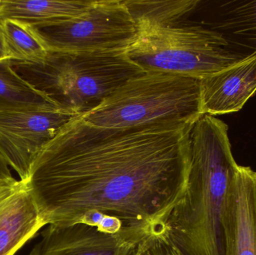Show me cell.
I'll list each match as a JSON object with an SVG mask.
<instances>
[{"label":"cell","instance_id":"obj_2","mask_svg":"<svg viewBox=\"0 0 256 255\" xmlns=\"http://www.w3.org/2000/svg\"><path fill=\"white\" fill-rule=\"evenodd\" d=\"M228 131L225 122L209 115L191 129L188 188L166 225L167 235L186 255H225L226 203L238 166Z\"/></svg>","mask_w":256,"mask_h":255},{"label":"cell","instance_id":"obj_6","mask_svg":"<svg viewBox=\"0 0 256 255\" xmlns=\"http://www.w3.org/2000/svg\"><path fill=\"white\" fill-rule=\"evenodd\" d=\"M27 25L48 50L58 52H126L138 34L121 0H96L74 19Z\"/></svg>","mask_w":256,"mask_h":255},{"label":"cell","instance_id":"obj_17","mask_svg":"<svg viewBox=\"0 0 256 255\" xmlns=\"http://www.w3.org/2000/svg\"><path fill=\"white\" fill-rule=\"evenodd\" d=\"M129 255H186L177 244L164 232L150 235L140 241Z\"/></svg>","mask_w":256,"mask_h":255},{"label":"cell","instance_id":"obj_21","mask_svg":"<svg viewBox=\"0 0 256 255\" xmlns=\"http://www.w3.org/2000/svg\"><path fill=\"white\" fill-rule=\"evenodd\" d=\"M2 19H0V60L6 59V51H4V40H3L2 31Z\"/></svg>","mask_w":256,"mask_h":255},{"label":"cell","instance_id":"obj_12","mask_svg":"<svg viewBox=\"0 0 256 255\" xmlns=\"http://www.w3.org/2000/svg\"><path fill=\"white\" fill-rule=\"evenodd\" d=\"M210 25L239 52H256V0L221 1Z\"/></svg>","mask_w":256,"mask_h":255},{"label":"cell","instance_id":"obj_1","mask_svg":"<svg viewBox=\"0 0 256 255\" xmlns=\"http://www.w3.org/2000/svg\"><path fill=\"white\" fill-rule=\"evenodd\" d=\"M194 124L112 129L74 120L40 151L24 183L42 223L74 224L99 212L120 220L137 242L164 233L188 188Z\"/></svg>","mask_w":256,"mask_h":255},{"label":"cell","instance_id":"obj_15","mask_svg":"<svg viewBox=\"0 0 256 255\" xmlns=\"http://www.w3.org/2000/svg\"><path fill=\"white\" fill-rule=\"evenodd\" d=\"M44 106L56 105L25 82L13 70L10 59L0 60V111Z\"/></svg>","mask_w":256,"mask_h":255},{"label":"cell","instance_id":"obj_7","mask_svg":"<svg viewBox=\"0 0 256 255\" xmlns=\"http://www.w3.org/2000/svg\"><path fill=\"white\" fill-rule=\"evenodd\" d=\"M80 115L56 106L0 111V154L25 183L40 151Z\"/></svg>","mask_w":256,"mask_h":255},{"label":"cell","instance_id":"obj_19","mask_svg":"<svg viewBox=\"0 0 256 255\" xmlns=\"http://www.w3.org/2000/svg\"><path fill=\"white\" fill-rule=\"evenodd\" d=\"M24 187V183L16 179L10 181H0V215Z\"/></svg>","mask_w":256,"mask_h":255},{"label":"cell","instance_id":"obj_11","mask_svg":"<svg viewBox=\"0 0 256 255\" xmlns=\"http://www.w3.org/2000/svg\"><path fill=\"white\" fill-rule=\"evenodd\" d=\"M44 225L24 185L0 215V255H14Z\"/></svg>","mask_w":256,"mask_h":255},{"label":"cell","instance_id":"obj_3","mask_svg":"<svg viewBox=\"0 0 256 255\" xmlns=\"http://www.w3.org/2000/svg\"><path fill=\"white\" fill-rule=\"evenodd\" d=\"M13 70L60 109L82 116L144 70L126 52L48 50L32 61L10 60Z\"/></svg>","mask_w":256,"mask_h":255},{"label":"cell","instance_id":"obj_10","mask_svg":"<svg viewBox=\"0 0 256 255\" xmlns=\"http://www.w3.org/2000/svg\"><path fill=\"white\" fill-rule=\"evenodd\" d=\"M200 85L204 115L238 112L256 91V52L200 79Z\"/></svg>","mask_w":256,"mask_h":255},{"label":"cell","instance_id":"obj_14","mask_svg":"<svg viewBox=\"0 0 256 255\" xmlns=\"http://www.w3.org/2000/svg\"><path fill=\"white\" fill-rule=\"evenodd\" d=\"M131 17L138 29L178 25L182 18L196 8L198 0H126Z\"/></svg>","mask_w":256,"mask_h":255},{"label":"cell","instance_id":"obj_8","mask_svg":"<svg viewBox=\"0 0 256 255\" xmlns=\"http://www.w3.org/2000/svg\"><path fill=\"white\" fill-rule=\"evenodd\" d=\"M30 255H129L137 243L86 223L50 225Z\"/></svg>","mask_w":256,"mask_h":255},{"label":"cell","instance_id":"obj_9","mask_svg":"<svg viewBox=\"0 0 256 255\" xmlns=\"http://www.w3.org/2000/svg\"><path fill=\"white\" fill-rule=\"evenodd\" d=\"M225 255H256V172L239 166L228 188L224 217Z\"/></svg>","mask_w":256,"mask_h":255},{"label":"cell","instance_id":"obj_18","mask_svg":"<svg viewBox=\"0 0 256 255\" xmlns=\"http://www.w3.org/2000/svg\"><path fill=\"white\" fill-rule=\"evenodd\" d=\"M80 223L96 226L102 232H106V233L124 234L136 242L124 231V226L121 221L115 217L105 215L102 213L92 212L84 216Z\"/></svg>","mask_w":256,"mask_h":255},{"label":"cell","instance_id":"obj_16","mask_svg":"<svg viewBox=\"0 0 256 255\" xmlns=\"http://www.w3.org/2000/svg\"><path fill=\"white\" fill-rule=\"evenodd\" d=\"M2 31L8 59L32 61L42 58L48 52L30 27L20 21L2 19Z\"/></svg>","mask_w":256,"mask_h":255},{"label":"cell","instance_id":"obj_5","mask_svg":"<svg viewBox=\"0 0 256 255\" xmlns=\"http://www.w3.org/2000/svg\"><path fill=\"white\" fill-rule=\"evenodd\" d=\"M128 56L146 72H160L202 79L248 55L222 34L202 25L149 27L138 29Z\"/></svg>","mask_w":256,"mask_h":255},{"label":"cell","instance_id":"obj_13","mask_svg":"<svg viewBox=\"0 0 256 255\" xmlns=\"http://www.w3.org/2000/svg\"><path fill=\"white\" fill-rule=\"evenodd\" d=\"M96 0H0V19H12L27 25L56 23L84 14Z\"/></svg>","mask_w":256,"mask_h":255},{"label":"cell","instance_id":"obj_4","mask_svg":"<svg viewBox=\"0 0 256 255\" xmlns=\"http://www.w3.org/2000/svg\"><path fill=\"white\" fill-rule=\"evenodd\" d=\"M203 115L200 79L150 71L131 78L81 118L94 127L123 129L194 124Z\"/></svg>","mask_w":256,"mask_h":255},{"label":"cell","instance_id":"obj_20","mask_svg":"<svg viewBox=\"0 0 256 255\" xmlns=\"http://www.w3.org/2000/svg\"><path fill=\"white\" fill-rule=\"evenodd\" d=\"M14 178L10 173L8 165L4 161L3 157L0 154V181H13Z\"/></svg>","mask_w":256,"mask_h":255}]
</instances>
